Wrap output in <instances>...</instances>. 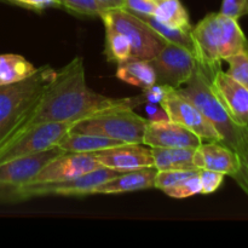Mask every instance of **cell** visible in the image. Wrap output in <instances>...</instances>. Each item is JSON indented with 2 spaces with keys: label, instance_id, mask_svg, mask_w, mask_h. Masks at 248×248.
Segmentation results:
<instances>
[{
  "label": "cell",
  "instance_id": "12",
  "mask_svg": "<svg viewBox=\"0 0 248 248\" xmlns=\"http://www.w3.org/2000/svg\"><path fill=\"white\" fill-rule=\"evenodd\" d=\"M102 165L94 153H68L58 155L45 165L31 183L61 182L77 178L98 169Z\"/></svg>",
  "mask_w": 248,
  "mask_h": 248
},
{
  "label": "cell",
  "instance_id": "14",
  "mask_svg": "<svg viewBox=\"0 0 248 248\" xmlns=\"http://www.w3.org/2000/svg\"><path fill=\"white\" fill-rule=\"evenodd\" d=\"M199 136L184 126L173 121L165 120L149 123L145 128L143 145L150 148H193L202 143Z\"/></svg>",
  "mask_w": 248,
  "mask_h": 248
},
{
  "label": "cell",
  "instance_id": "2",
  "mask_svg": "<svg viewBox=\"0 0 248 248\" xmlns=\"http://www.w3.org/2000/svg\"><path fill=\"white\" fill-rule=\"evenodd\" d=\"M199 65L212 77L220 62L244 48L247 38L237 19L220 12L208 14L191 28Z\"/></svg>",
  "mask_w": 248,
  "mask_h": 248
},
{
  "label": "cell",
  "instance_id": "32",
  "mask_svg": "<svg viewBox=\"0 0 248 248\" xmlns=\"http://www.w3.org/2000/svg\"><path fill=\"white\" fill-rule=\"evenodd\" d=\"M219 12L239 21L241 17L248 16V0H223Z\"/></svg>",
  "mask_w": 248,
  "mask_h": 248
},
{
  "label": "cell",
  "instance_id": "20",
  "mask_svg": "<svg viewBox=\"0 0 248 248\" xmlns=\"http://www.w3.org/2000/svg\"><path fill=\"white\" fill-rule=\"evenodd\" d=\"M116 78L126 84L142 90L156 84V73L152 62L136 58H131L119 64L116 69Z\"/></svg>",
  "mask_w": 248,
  "mask_h": 248
},
{
  "label": "cell",
  "instance_id": "4",
  "mask_svg": "<svg viewBox=\"0 0 248 248\" xmlns=\"http://www.w3.org/2000/svg\"><path fill=\"white\" fill-rule=\"evenodd\" d=\"M56 75L57 70L43 65L22 81L0 86V145L9 138L17 123L38 101Z\"/></svg>",
  "mask_w": 248,
  "mask_h": 248
},
{
  "label": "cell",
  "instance_id": "36",
  "mask_svg": "<svg viewBox=\"0 0 248 248\" xmlns=\"http://www.w3.org/2000/svg\"><path fill=\"white\" fill-rule=\"evenodd\" d=\"M106 10L110 9H123L125 0H98Z\"/></svg>",
  "mask_w": 248,
  "mask_h": 248
},
{
  "label": "cell",
  "instance_id": "23",
  "mask_svg": "<svg viewBox=\"0 0 248 248\" xmlns=\"http://www.w3.org/2000/svg\"><path fill=\"white\" fill-rule=\"evenodd\" d=\"M140 19L145 22L148 26L152 27L162 39L167 41V43L174 44L181 47L186 48L190 52L195 55V47H194V41L191 38V31H186V29L174 28V27L166 26V24L161 23L157 21L154 16H138Z\"/></svg>",
  "mask_w": 248,
  "mask_h": 248
},
{
  "label": "cell",
  "instance_id": "16",
  "mask_svg": "<svg viewBox=\"0 0 248 248\" xmlns=\"http://www.w3.org/2000/svg\"><path fill=\"white\" fill-rule=\"evenodd\" d=\"M194 164L198 170H210L224 176L234 177L240 167V156L222 142L201 143L194 153Z\"/></svg>",
  "mask_w": 248,
  "mask_h": 248
},
{
  "label": "cell",
  "instance_id": "25",
  "mask_svg": "<svg viewBox=\"0 0 248 248\" xmlns=\"http://www.w3.org/2000/svg\"><path fill=\"white\" fill-rule=\"evenodd\" d=\"M225 62L229 63L228 74L248 89V40L241 51L230 56Z\"/></svg>",
  "mask_w": 248,
  "mask_h": 248
},
{
  "label": "cell",
  "instance_id": "17",
  "mask_svg": "<svg viewBox=\"0 0 248 248\" xmlns=\"http://www.w3.org/2000/svg\"><path fill=\"white\" fill-rule=\"evenodd\" d=\"M157 170L155 167L123 172L115 178L98 186L94 194H123L154 188Z\"/></svg>",
  "mask_w": 248,
  "mask_h": 248
},
{
  "label": "cell",
  "instance_id": "15",
  "mask_svg": "<svg viewBox=\"0 0 248 248\" xmlns=\"http://www.w3.org/2000/svg\"><path fill=\"white\" fill-rule=\"evenodd\" d=\"M99 164L119 172L154 167V159L150 149L143 144H121L94 153Z\"/></svg>",
  "mask_w": 248,
  "mask_h": 248
},
{
  "label": "cell",
  "instance_id": "28",
  "mask_svg": "<svg viewBox=\"0 0 248 248\" xmlns=\"http://www.w3.org/2000/svg\"><path fill=\"white\" fill-rule=\"evenodd\" d=\"M201 190H202V188H201L200 177H199V173H196L189 178L184 179V181L179 182L176 186L166 189V190H164V193L173 199H186L196 195V194H201Z\"/></svg>",
  "mask_w": 248,
  "mask_h": 248
},
{
  "label": "cell",
  "instance_id": "34",
  "mask_svg": "<svg viewBox=\"0 0 248 248\" xmlns=\"http://www.w3.org/2000/svg\"><path fill=\"white\" fill-rule=\"evenodd\" d=\"M14 4L21 5L23 7L35 10V11H41L48 7H60V1L58 0H7Z\"/></svg>",
  "mask_w": 248,
  "mask_h": 248
},
{
  "label": "cell",
  "instance_id": "11",
  "mask_svg": "<svg viewBox=\"0 0 248 248\" xmlns=\"http://www.w3.org/2000/svg\"><path fill=\"white\" fill-rule=\"evenodd\" d=\"M161 106L166 110L170 121L184 126L199 136L202 140L222 142L220 136L218 135L212 124L201 113L200 109L193 102L182 96L176 89L167 94Z\"/></svg>",
  "mask_w": 248,
  "mask_h": 248
},
{
  "label": "cell",
  "instance_id": "10",
  "mask_svg": "<svg viewBox=\"0 0 248 248\" xmlns=\"http://www.w3.org/2000/svg\"><path fill=\"white\" fill-rule=\"evenodd\" d=\"M150 62L156 73V82L176 90L186 85L198 68V60L193 52L171 43H167Z\"/></svg>",
  "mask_w": 248,
  "mask_h": 248
},
{
  "label": "cell",
  "instance_id": "19",
  "mask_svg": "<svg viewBox=\"0 0 248 248\" xmlns=\"http://www.w3.org/2000/svg\"><path fill=\"white\" fill-rule=\"evenodd\" d=\"M157 171L198 170L194 164L193 148H150Z\"/></svg>",
  "mask_w": 248,
  "mask_h": 248
},
{
  "label": "cell",
  "instance_id": "13",
  "mask_svg": "<svg viewBox=\"0 0 248 248\" xmlns=\"http://www.w3.org/2000/svg\"><path fill=\"white\" fill-rule=\"evenodd\" d=\"M210 84L220 103L224 106L229 115L239 125L248 126V89L241 82L230 77L222 68H218Z\"/></svg>",
  "mask_w": 248,
  "mask_h": 248
},
{
  "label": "cell",
  "instance_id": "1",
  "mask_svg": "<svg viewBox=\"0 0 248 248\" xmlns=\"http://www.w3.org/2000/svg\"><path fill=\"white\" fill-rule=\"evenodd\" d=\"M140 106H143L140 94L128 98H110L92 91L86 84L82 58L75 57L57 70L55 80L48 85L31 108L22 116L10 133L9 138L1 145L40 124H77L78 121L108 109H135Z\"/></svg>",
  "mask_w": 248,
  "mask_h": 248
},
{
  "label": "cell",
  "instance_id": "30",
  "mask_svg": "<svg viewBox=\"0 0 248 248\" xmlns=\"http://www.w3.org/2000/svg\"><path fill=\"white\" fill-rule=\"evenodd\" d=\"M199 177L201 181V194H212L219 189V186L224 181V174L216 171H210V170H200L199 171Z\"/></svg>",
  "mask_w": 248,
  "mask_h": 248
},
{
  "label": "cell",
  "instance_id": "5",
  "mask_svg": "<svg viewBox=\"0 0 248 248\" xmlns=\"http://www.w3.org/2000/svg\"><path fill=\"white\" fill-rule=\"evenodd\" d=\"M148 120L130 108L103 110L78 121L72 131L103 136L126 144H143Z\"/></svg>",
  "mask_w": 248,
  "mask_h": 248
},
{
  "label": "cell",
  "instance_id": "18",
  "mask_svg": "<svg viewBox=\"0 0 248 248\" xmlns=\"http://www.w3.org/2000/svg\"><path fill=\"white\" fill-rule=\"evenodd\" d=\"M121 144L126 143L103 136L70 131L57 147L68 153H97Z\"/></svg>",
  "mask_w": 248,
  "mask_h": 248
},
{
  "label": "cell",
  "instance_id": "22",
  "mask_svg": "<svg viewBox=\"0 0 248 248\" xmlns=\"http://www.w3.org/2000/svg\"><path fill=\"white\" fill-rule=\"evenodd\" d=\"M154 17L166 26L191 31L189 15L179 0H156Z\"/></svg>",
  "mask_w": 248,
  "mask_h": 248
},
{
  "label": "cell",
  "instance_id": "24",
  "mask_svg": "<svg viewBox=\"0 0 248 248\" xmlns=\"http://www.w3.org/2000/svg\"><path fill=\"white\" fill-rule=\"evenodd\" d=\"M104 55L107 60L115 64H121L132 58V51L128 39L124 34L106 28V46Z\"/></svg>",
  "mask_w": 248,
  "mask_h": 248
},
{
  "label": "cell",
  "instance_id": "33",
  "mask_svg": "<svg viewBox=\"0 0 248 248\" xmlns=\"http://www.w3.org/2000/svg\"><path fill=\"white\" fill-rule=\"evenodd\" d=\"M232 178L241 186L242 190L248 194V149L240 155V167Z\"/></svg>",
  "mask_w": 248,
  "mask_h": 248
},
{
  "label": "cell",
  "instance_id": "27",
  "mask_svg": "<svg viewBox=\"0 0 248 248\" xmlns=\"http://www.w3.org/2000/svg\"><path fill=\"white\" fill-rule=\"evenodd\" d=\"M200 170H173V171H157L155 177L154 188L160 190H166L171 186H176L179 182L199 173Z\"/></svg>",
  "mask_w": 248,
  "mask_h": 248
},
{
  "label": "cell",
  "instance_id": "7",
  "mask_svg": "<svg viewBox=\"0 0 248 248\" xmlns=\"http://www.w3.org/2000/svg\"><path fill=\"white\" fill-rule=\"evenodd\" d=\"M123 172L101 166L91 172L61 182H46V183H28L19 186L10 198V202L28 200L38 196H84L94 194L98 186L115 178Z\"/></svg>",
  "mask_w": 248,
  "mask_h": 248
},
{
  "label": "cell",
  "instance_id": "3",
  "mask_svg": "<svg viewBox=\"0 0 248 248\" xmlns=\"http://www.w3.org/2000/svg\"><path fill=\"white\" fill-rule=\"evenodd\" d=\"M211 75L199 65L196 72L186 84L177 91L193 102L205 118L212 124L220 136L223 144L229 147L240 155L248 149V126L239 125L224 108L213 92L210 84Z\"/></svg>",
  "mask_w": 248,
  "mask_h": 248
},
{
  "label": "cell",
  "instance_id": "35",
  "mask_svg": "<svg viewBox=\"0 0 248 248\" xmlns=\"http://www.w3.org/2000/svg\"><path fill=\"white\" fill-rule=\"evenodd\" d=\"M144 110L147 113V120L149 123H156V121H165L169 120L166 110L162 108L161 104H144Z\"/></svg>",
  "mask_w": 248,
  "mask_h": 248
},
{
  "label": "cell",
  "instance_id": "29",
  "mask_svg": "<svg viewBox=\"0 0 248 248\" xmlns=\"http://www.w3.org/2000/svg\"><path fill=\"white\" fill-rule=\"evenodd\" d=\"M172 90L174 89L169 86V85L156 82V84L152 85V86L147 87V89H143L140 97V99H142L143 104H161L162 102H164V99L166 98L167 94H169Z\"/></svg>",
  "mask_w": 248,
  "mask_h": 248
},
{
  "label": "cell",
  "instance_id": "8",
  "mask_svg": "<svg viewBox=\"0 0 248 248\" xmlns=\"http://www.w3.org/2000/svg\"><path fill=\"white\" fill-rule=\"evenodd\" d=\"M74 125L75 123H45L24 131L0 147V164L57 147Z\"/></svg>",
  "mask_w": 248,
  "mask_h": 248
},
{
  "label": "cell",
  "instance_id": "6",
  "mask_svg": "<svg viewBox=\"0 0 248 248\" xmlns=\"http://www.w3.org/2000/svg\"><path fill=\"white\" fill-rule=\"evenodd\" d=\"M104 28H110L124 34L128 39L132 51V58L152 61L166 46L154 29L143 19L125 9L106 10L101 16Z\"/></svg>",
  "mask_w": 248,
  "mask_h": 248
},
{
  "label": "cell",
  "instance_id": "37",
  "mask_svg": "<svg viewBox=\"0 0 248 248\" xmlns=\"http://www.w3.org/2000/svg\"><path fill=\"white\" fill-rule=\"evenodd\" d=\"M155 1H156V0H155Z\"/></svg>",
  "mask_w": 248,
  "mask_h": 248
},
{
  "label": "cell",
  "instance_id": "9",
  "mask_svg": "<svg viewBox=\"0 0 248 248\" xmlns=\"http://www.w3.org/2000/svg\"><path fill=\"white\" fill-rule=\"evenodd\" d=\"M63 150L58 147L16 157L0 164V203L10 202V198L15 190L24 184L31 183L34 177L47 162L63 154Z\"/></svg>",
  "mask_w": 248,
  "mask_h": 248
},
{
  "label": "cell",
  "instance_id": "26",
  "mask_svg": "<svg viewBox=\"0 0 248 248\" xmlns=\"http://www.w3.org/2000/svg\"><path fill=\"white\" fill-rule=\"evenodd\" d=\"M61 6L84 16L101 17L106 11L98 0H58Z\"/></svg>",
  "mask_w": 248,
  "mask_h": 248
},
{
  "label": "cell",
  "instance_id": "31",
  "mask_svg": "<svg viewBox=\"0 0 248 248\" xmlns=\"http://www.w3.org/2000/svg\"><path fill=\"white\" fill-rule=\"evenodd\" d=\"M123 9L136 16H154L156 10L155 0H125Z\"/></svg>",
  "mask_w": 248,
  "mask_h": 248
},
{
  "label": "cell",
  "instance_id": "21",
  "mask_svg": "<svg viewBox=\"0 0 248 248\" xmlns=\"http://www.w3.org/2000/svg\"><path fill=\"white\" fill-rule=\"evenodd\" d=\"M29 61L15 53L0 55V86L22 81L36 72Z\"/></svg>",
  "mask_w": 248,
  "mask_h": 248
}]
</instances>
